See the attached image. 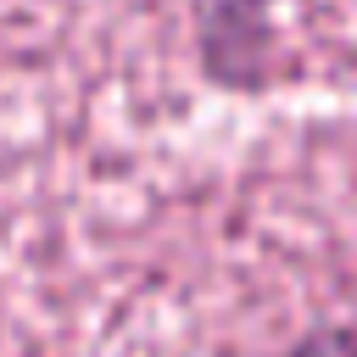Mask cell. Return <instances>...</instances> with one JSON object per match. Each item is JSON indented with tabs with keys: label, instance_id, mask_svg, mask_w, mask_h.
<instances>
[{
	"label": "cell",
	"instance_id": "1",
	"mask_svg": "<svg viewBox=\"0 0 357 357\" xmlns=\"http://www.w3.org/2000/svg\"><path fill=\"white\" fill-rule=\"evenodd\" d=\"M296 357H357V329H324L296 346Z\"/></svg>",
	"mask_w": 357,
	"mask_h": 357
}]
</instances>
